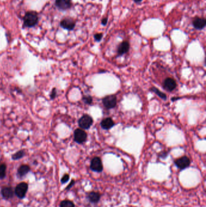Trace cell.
I'll list each match as a JSON object with an SVG mask.
<instances>
[{"label": "cell", "instance_id": "6da1fadb", "mask_svg": "<svg viewBox=\"0 0 206 207\" xmlns=\"http://www.w3.org/2000/svg\"><path fill=\"white\" fill-rule=\"evenodd\" d=\"M38 22V15L37 12L29 11L25 14L24 25L25 27H33Z\"/></svg>", "mask_w": 206, "mask_h": 207}, {"label": "cell", "instance_id": "7a4b0ae2", "mask_svg": "<svg viewBox=\"0 0 206 207\" xmlns=\"http://www.w3.org/2000/svg\"><path fill=\"white\" fill-rule=\"evenodd\" d=\"M28 184L26 182H21L19 184L17 185V186L16 187L15 189V194L16 196L22 199L23 198H24L27 191L28 190Z\"/></svg>", "mask_w": 206, "mask_h": 207}, {"label": "cell", "instance_id": "3957f363", "mask_svg": "<svg viewBox=\"0 0 206 207\" xmlns=\"http://www.w3.org/2000/svg\"><path fill=\"white\" fill-rule=\"evenodd\" d=\"M93 123V120L92 118L88 115L82 116L78 121L79 126L82 129H88L92 125Z\"/></svg>", "mask_w": 206, "mask_h": 207}, {"label": "cell", "instance_id": "277c9868", "mask_svg": "<svg viewBox=\"0 0 206 207\" xmlns=\"http://www.w3.org/2000/svg\"><path fill=\"white\" fill-rule=\"evenodd\" d=\"M102 102L107 109H111L116 107L117 104V97L113 95H108L103 98Z\"/></svg>", "mask_w": 206, "mask_h": 207}, {"label": "cell", "instance_id": "5b68a950", "mask_svg": "<svg viewBox=\"0 0 206 207\" xmlns=\"http://www.w3.org/2000/svg\"><path fill=\"white\" fill-rule=\"evenodd\" d=\"M87 138V134L83 130L77 128L74 131V139L78 144H82L85 142Z\"/></svg>", "mask_w": 206, "mask_h": 207}, {"label": "cell", "instance_id": "8992f818", "mask_svg": "<svg viewBox=\"0 0 206 207\" xmlns=\"http://www.w3.org/2000/svg\"><path fill=\"white\" fill-rule=\"evenodd\" d=\"M177 167L181 170H184L188 167L191 164V160L187 156H182L180 158L177 159L175 161Z\"/></svg>", "mask_w": 206, "mask_h": 207}, {"label": "cell", "instance_id": "52a82bcc", "mask_svg": "<svg viewBox=\"0 0 206 207\" xmlns=\"http://www.w3.org/2000/svg\"><path fill=\"white\" fill-rule=\"evenodd\" d=\"M90 169L96 172H101L103 170V165L101 159L99 157H95L92 159L90 164Z\"/></svg>", "mask_w": 206, "mask_h": 207}, {"label": "cell", "instance_id": "ba28073f", "mask_svg": "<svg viewBox=\"0 0 206 207\" xmlns=\"http://www.w3.org/2000/svg\"><path fill=\"white\" fill-rule=\"evenodd\" d=\"M61 27L68 30H72L76 25L75 21L71 18H66L63 19L60 23Z\"/></svg>", "mask_w": 206, "mask_h": 207}, {"label": "cell", "instance_id": "9c48e42d", "mask_svg": "<svg viewBox=\"0 0 206 207\" xmlns=\"http://www.w3.org/2000/svg\"><path fill=\"white\" fill-rule=\"evenodd\" d=\"M55 4L59 10L66 11L72 7V0H56Z\"/></svg>", "mask_w": 206, "mask_h": 207}, {"label": "cell", "instance_id": "30bf717a", "mask_svg": "<svg viewBox=\"0 0 206 207\" xmlns=\"http://www.w3.org/2000/svg\"><path fill=\"white\" fill-rule=\"evenodd\" d=\"M163 87L165 90L169 92H172L177 87V83L173 79L171 78H168L166 79L165 81H164Z\"/></svg>", "mask_w": 206, "mask_h": 207}, {"label": "cell", "instance_id": "8fae6325", "mask_svg": "<svg viewBox=\"0 0 206 207\" xmlns=\"http://www.w3.org/2000/svg\"><path fill=\"white\" fill-rule=\"evenodd\" d=\"M193 26L195 29L198 30L203 29L206 25V20L204 18L196 17L193 21Z\"/></svg>", "mask_w": 206, "mask_h": 207}, {"label": "cell", "instance_id": "7c38bea8", "mask_svg": "<svg viewBox=\"0 0 206 207\" xmlns=\"http://www.w3.org/2000/svg\"><path fill=\"white\" fill-rule=\"evenodd\" d=\"M1 194L4 199H10L13 197L15 192L13 190L12 187H3L1 189Z\"/></svg>", "mask_w": 206, "mask_h": 207}, {"label": "cell", "instance_id": "4fadbf2b", "mask_svg": "<svg viewBox=\"0 0 206 207\" xmlns=\"http://www.w3.org/2000/svg\"><path fill=\"white\" fill-rule=\"evenodd\" d=\"M129 43L128 41H123L119 46L117 49V53L119 55H122L126 53L129 50Z\"/></svg>", "mask_w": 206, "mask_h": 207}, {"label": "cell", "instance_id": "5bb4252c", "mask_svg": "<svg viewBox=\"0 0 206 207\" xmlns=\"http://www.w3.org/2000/svg\"><path fill=\"white\" fill-rule=\"evenodd\" d=\"M101 127L105 130H109L114 125V122L111 118H107L101 122Z\"/></svg>", "mask_w": 206, "mask_h": 207}, {"label": "cell", "instance_id": "9a60e30c", "mask_svg": "<svg viewBox=\"0 0 206 207\" xmlns=\"http://www.w3.org/2000/svg\"><path fill=\"white\" fill-rule=\"evenodd\" d=\"M88 199L92 203H97L100 199V194L97 192H91L88 195Z\"/></svg>", "mask_w": 206, "mask_h": 207}, {"label": "cell", "instance_id": "2e32d148", "mask_svg": "<svg viewBox=\"0 0 206 207\" xmlns=\"http://www.w3.org/2000/svg\"><path fill=\"white\" fill-rule=\"evenodd\" d=\"M30 171V168L27 165H22L18 169V174L20 177L25 176Z\"/></svg>", "mask_w": 206, "mask_h": 207}, {"label": "cell", "instance_id": "e0dca14e", "mask_svg": "<svg viewBox=\"0 0 206 207\" xmlns=\"http://www.w3.org/2000/svg\"><path fill=\"white\" fill-rule=\"evenodd\" d=\"M25 155V152L24 150H20L17 151L16 153L13 154L12 156L13 160H18L23 158Z\"/></svg>", "mask_w": 206, "mask_h": 207}, {"label": "cell", "instance_id": "ac0fdd59", "mask_svg": "<svg viewBox=\"0 0 206 207\" xmlns=\"http://www.w3.org/2000/svg\"><path fill=\"white\" fill-rule=\"evenodd\" d=\"M6 165L4 164H0V179H4L6 176Z\"/></svg>", "mask_w": 206, "mask_h": 207}, {"label": "cell", "instance_id": "d6986e66", "mask_svg": "<svg viewBox=\"0 0 206 207\" xmlns=\"http://www.w3.org/2000/svg\"><path fill=\"white\" fill-rule=\"evenodd\" d=\"M60 207H75V205L72 201L69 200H64L61 202Z\"/></svg>", "mask_w": 206, "mask_h": 207}, {"label": "cell", "instance_id": "ffe728a7", "mask_svg": "<svg viewBox=\"0 0 206 207\" xmlns=\"http://www.w3.org/2000/svg\"><path fill=\"white\" fill-rule=\"evenodd\" d=\"M151 90H152V92H154L156 94H157L158 96L159 97H161V99H166L167 98L166 95L164 93L161 92L160 90H159L158 89H157V88H156V87H152V88H151Z\"/></svg>", "mask_w": 206, "mask_h": 207}, {"label": "cell", "instance_id": "44dd1931", "mask_svg": "<svg viewBox=\"0 0 206 207\" xmlns=\"http://www.w3.org/2000/svg\"><path fill=\"white\" fill-rule=\"evenodd\" d=\"M83 101H84L85 104H91L93 102V99L92 97L90 96L88 97H83Z\"/></svg>", "mask_w": 206, "mask_h": 207}, {"label": "cell", "instance_id": "7402d4cb", "mask_svg": "<svg viewBox=\"0 0 206 207\" xmlns=\"http://www.w3.org/2000/svg\"><path fill=\"white\" fill-rule=\"evenodd\" d=\"M70 179V176L68 174H65L61 179V182L62 183H65L67 182Z\"/></svg>", "mask_w": 206, "mask_h": 207}, {"label": "cell", "instance_id": "603a6c76", "mask_svg": "<svg viewBox=\"0 0 206 207\" xmlns=\"http://www.w3.org/2000/svg\"><path fill=\"white\" fill-rule=\"evenodd\" d=\"M56 94H57V92H56V88H53L52 90V92L50 94V98L51 99H55L56 97Z\"/></svg>", "mask_w": 206, "mask_h": 207}, {"label": "cell", "instance_id": "cb8c5ba5", "mask_svg": "<svg viewBox=\"0 0 206 207\" xmlns=\"http://www.w3.org/2000/svg\"><path fill=\"white\" fill-rule=\"evenodd\" d=\"M103 37V34H101V33H99V34H96L95 35H94V39L96 41H100L102 38Z\"/></svg>", "mask_w": 206, "mask_h": 207}, {"label": "cell", "instance_id": "d4e9b609", "mask_svg": "<svg viewBox=\"0 0 206 207\" xmlns=\"http://www.w3.org/2000/svg\"><path fill=\"white\" fill-rule=\"evenodd\" d=\"M74 184V180H73V181H72V182H70V183L67 187V188H66V190H70L71 188H72V187L73 186V185Z\"/></svg>", "mask_w": 206, "mask_h": 207}, {"label": "cell", "instance_id": "484cf974", "mask_svg": "<svg viewBox=\"0 0 206 207\" xmlns=\"http://www.w3.org/2000/svg\"><path fill=\"white\" fill-rule=\"evenodd\" d=\"M107 23H108V19H107V18H104L102 19V25H107Z\"/></svg>", "mask_w": 206, "mask_h": 207}, {"label": "cell", "instance_id": "4316f807", "mask_svg": "<svg viewBox=\"0 0 206 207\" xmlns=\"http://www.w3.org/2000/svg\"><path fill=\"white\" fill-rule=\"evenodd\" d=\"M133 1L134 2H137V3H138V2H140L142 0H133Z\"/></svg>", "mask_w": 206, "mask_h": 207}]
</instances>
